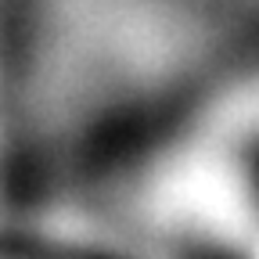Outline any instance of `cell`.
I'll return each mask as SVG.
<instances>
[{
	"label": "cell",
	"mask_w": 259,
	"mask_h": 259,
	"mask_svg": "<svg viewBox=\"0 0 259 259\" xmlns=\"http://www.w3.org/2000/svg\"><path fill=\"white\" fill-rule=\"evenodd\" d=\"M162 187L187 220L259 259V83L187 122L177 177H162Z\"/></svg>",
	"instance_id": "6da1fadb"
}]
</instances>
